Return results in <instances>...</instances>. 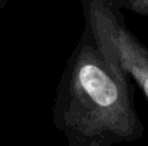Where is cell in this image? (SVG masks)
<instances>
[{
    "label": "cell",
    "mask_w": 148,
    "mask_h": 146,
    "mask_svg": "<svg viewBox=\"0 0 148 146\" xmlns=\"http://www.w3.org/2000/svg\"><path fill=\"white\" fill-rule=\"evenodd\" d=\"M132 90L130 76L105 54L85 24L58 86L53 125L63 135L108 145L138 141L144 136V125Z\"/></svg>",
    "instance_id": "cell-1"
},
{
    "label": "cell",
    "mask_w": 148,
    "mask_h": 146,
    "mask_svg": "<svg viewBox=\"0 0 148 146\" xmlns=\"http://www.w3.org/2000/svg\"><path fill=\"white\" fill-rule=\"evenodd\" d=\"M85 24L99 48L135 82L148 99V48L130 30L122 10L108 0H79Z\"/></svg>",
    "instance_id": "cell-2"
},
{
    "label": "cell",
    "mask_w": 148,
    "mask_h": 146,
    "mask_svg": "<svg viewBox=\"0 0 148 146\" xmlns=\"http://www.w3.org/2000/svg\"><path fill=\"white\" fill-rule=\"evenodd\" d=\"M108 1L118 6L122 12L130 10L132 13L148 17V0H108Z\"/></svg>",
    "instance_id": "cell-3"
},
{
    "label": "cell",
    "mask_w": 148,
    "mask_h": 146,
    "mask_svg": "<svg viewBox=\"0 0 148 146\" xmlns=\"http://www.w3.org/2000/svg\"><path fill=\"white\" fill-rule=\"evenodd\" d=\"M65 138H66L68 146H114V145L103 143V142H99V141H95V139L82 138V136H79V135H73V133L65 135Z\"/></svg>",
    "instance_id": "cell-4"
},
{
    "label": "cell",
    "mask_w": 148,
    "mask_h": 146,
    "mask_svg": "<svg viewBox=\"0 0 148 146\" xmlns=\"http://www.w3.org/2000/svg\"><path fill=\"white\" fill-rule=\"evenodd\" d=\"M7 1H9V0H0V12H1V10H3L4 7H6Z\"/></svg>",
    "instance_id": "cell-5"
}]
</instances>
